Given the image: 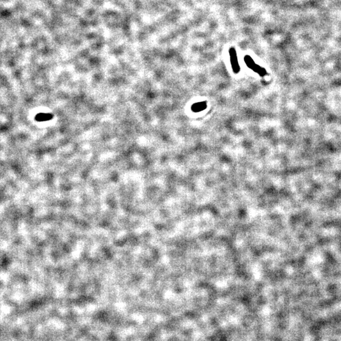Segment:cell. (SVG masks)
<instances>
[{"instance_id": "obj_1", "label": "cell", "mask_w": 341, "mask_h": 341, "mask_svg": "<svg viewBox=\"0 0 341 341\" xmlns=\"http://www.w3.org/2000/svg\"><path fill=\"white\" fill-rule=\"evenodd\" d=\"M229 56H230V60H231V63L233 70L235 74H238L240 71V67L238 63L236 51V49L234 48H231L229 49Z\"/></svg>"}, {"instance_id": "obj_2", "label": "cell", "mask_w": 341, "mask_h": 341, "mask_svg": "<svg viewBox=\"0 0 341 341\" xmlns=\"http://www.w3.org/2000/svg\"><path fill=\"white\" fill-rule=\"evenodd\" d=\"M206 108H207V104L205 102H199L192 105V110L193 111V112L198 113L205 109Z\"/></svg>"}, {"instance_id": "obj_4", "label": "cell", "mask_w": 341, "mask_h": 341, "mask_svg": "<svg viewBox=\"0 0 341 341\" xmlns=\"http://www.w3.org/2000/svg\"><path fill=\"white\" fill-rule=\"evenodd\" d=\"M244 60H245L246 64L247 65V67L248 68H251L252 70H253V68L255 67V66L256 65V63L254 62L253 59L249 55H246V56H245V57L244 58Z\"/></svg>"}, {"instance_id": "obj_3", "label": "cell", "mask_w": 341, "mask_h": 341, "mask_svg": "<svg viewBox=\"0 0 341 341\" xmlns=\"http://www.w3.org/2000/svg\"><path fill=\"white\" fill-rule=\"evenodd\" d=\"M52 117V116L49 113H39L37 114L36 119L38 121H45L51 120Z\"/></svg>"}, {"instance_id": "obj_5", "label": "cell", "mask_w": 341, "mask_h": 341, "mask_svg": "<svg viewBox=\"0 0 341 341\" xmlns=\"http://www.w3.org/2000/svg\"><path fill=\"white\" fill-rule=\"evenodd\" d=\"M253 70L261 76H264L266 74V70L265 69H264L263 68H261L260 66H259V65H258L257 64H256V65L255 66V67L253 68Z\"/></svg>"}]
</instances>
